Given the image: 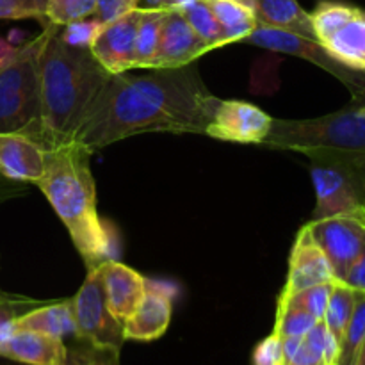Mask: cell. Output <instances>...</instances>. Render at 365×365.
<instances>
[{"mask_svg": "<svg viewBox=\"0 0 365 365\" xmlns=\"http://www.w3.org/2000/svg\"><path fill=\"white\" fill-rule=\"evenodd\" d=\"M220 102L191 64L146 75H110L73 143L95 153L145 132L205 134Z\"/></svg>", "mask_w": 365, "mask_h": 365, "instance_id": "6da1fadb", "label": "cell"}, {"mask_svg": "<svg viewBox=\"0 0 365 365\" xmlns=\"http://www.w3.org/2000/svg\"><path fill=\"white\" fill-rule=\"evenodd\" d=\"M48 36L39 53L43 145H71L110 73L91 50L66 45L59 25L46 24Z\"/></svg>", "mask_w": 365, "mask_h": 365, "instance_id": "7a4b0ae2", "label": "cell"}, {"mask_svg": "<svg viewBox=\"0 0 365 365\" xmlns=\"http://www.w3.org/2000/svg\"><path fill=\"white\" fill-rule=\"evenodd\" d=\"M89 155L77 143L46 150V170L36 185L70 232L88 269H93L110 259V239L96 212Z\"/></svg>", "mask_w": 365, "mask_h": 365, "instance_id": "3957f363", "label": "cell"}, {"mask_svg": "<svg viewBox=\"0 0 365 365\" xmlns=\"http://www.w3.org/2000/svg\"><path fill=\"white\" fill-rule=\"evenodd\" d=\"M267 148L305 153L309 159H365V93L341 110L310 120H273Z\"/></svg>", "mask_w": 365, "mask_h": 365, "instance_id": "277c9868", "label": "cell"}, {"mask_svg": "<svg viewBox=\"0 0 365 365\" xmlns=\"http://www.w3.org/2000/svg\"><path fill=\"white\" fill-rule=\"evenodd\" d=\"M48 27L0 61V134H21L43 145L39 53Z\"/></svg>", "mask_w": 365, "mask_h": 365, "instance_id": "5b68a950", "label": "cell"}, {"mask_svg": "<svg viewBox=\"0 0 365 365\" xmlns=\"http://www.w3.org/2000/svg\"><path fill=\"white\" fill-rule=\"evenodd\" d=\"M316 187L312 220L365 209V159H310Z\"/></svg>", "mask_w": 365, "mask_h": 365, "instance_id": "8992f818", "label": "cell"}, {"mask_svg": "<svg viewBox=\"0 0 365 365\" xmlns=\"http://www.w3.org/2000/svg\"><path fill=\"white\" fill-rule=\"evenodd\" d=\"M316 39L349 70L365 71V11L344 2L324 0L310 13Z\"/></svg>", "mask_w": 365, "mask_h": 365, "instance_id": "52a82bcc", "label": "cell"}, {"mask_svg": "<svg viewBox=\"0 0 365 365\" xmlns=\"http://www.w3.org/2000/svg\"><path fill=\"white\" fill-rule=\"evenodd\" d=\"M71 312L75 323L73 339L121 351L125 342L123 324L107 309L98 267L88 269L84 284L71 298Z\"/></svg>", "mask_w": 365, "mask_h": 365, "instance_id": "ba28073f", "label": "cell"}, {"mask_svg": "<svg viewBox=\"0 0 365 365\" xmlns=\"http://www.w3.org/2000/svg\"><path fill=\"white\" fill-rule=\"evenodd\" d=\"M241 43H248V45L262 46V48L273 50V52L287 53V56L299 57L309 63L316 64L321 70L328 71L334 75L335 78L342 82L346 88L349 89L351 96L362 95L365 93V71L349 70L348 66L339 63L337 59L330 56L323 46L314 39H307L303 36L294 34V32L282 31V29L266 27V25H259L242 39Z\"/></svg>", "mask_w": 365, "mask_h": 365, "instance_id": "9c48e42d", "label": "cell"}, {"mask_svg": "<svg viewBox=\"0 0 365 365\" xmlns=\"http://www.w3.org/2000/svg\"><path fill=\"white\" fill-rule=\"evenodd\" d=\"M305 228L327 255L337 282L365 250V209L310 220Z\"/></svg>", "mask_w": 365, "mask_h": 365, "instance_id": "30bf717a", "label": "cell"}, {"mask_svg": "<svg viewBox=\"0 0 365 365\" xmlns=\"http://www.w3.org/2000/svg\"><path fill=\"white\" fill-rule=\"evenodd\" d=\"M273 127V118L260 107L241 100H221L205 135L239 145H262Z\"/></svg>", "mask_w": 365, "mask_h": 365, "instance_id": "8fae6325", "label": "cell"}, {"mask_svg": "<svg viewBox=\"0 0 365 365\" xmlns=\"http://www.w3.org/2000/svg\"><path fill=\"white\" fill-rule=\"evenodd\" d=\"M141 7L102 25L96 38L93 39V57L109 71L110 75L125 73L135 68V32H138Z\"/></svg>", "mask_w": 365, "mask_h": 365, "instance_id": "7c38bea8", "label": "cell"}, {"mask_svg": "<svg viewBox=\"0 0 365 365\" xmlns=\"http://www.w3.org/2000/svg\"><path fill=\"white\" fill-rule=\"evenodd\" d=\"M207 52H210V46L192 31L178 7L164 11L159 50L152 70H173V68L187 66Z\"/></svg>", "mask_w": 365, "mask_h": 365, "instance_id": "4fadbf2b", "label": "cell"}, {"mask_svg": "<svg viewBox=\"0 0 365 365\" xmlns=\"http://www.w3.org/2000/svg\"><path fill=\"white\" fill-rule=\"evenodd\" d=\"M98 267L109 312L121 324L135 312L146 294V278L132 267L107 259Z\"/></svg>", "mask_w": 365, "mask_h": 365, "instance_id": "5bb4252c", "label": "cell"}, {"mask_svg": "<svg viewBox=\"0 0 365 365\" xmlns=\"http://www.w3.org/2000/svg\"><path fill=\"white\" fill-rule=\"evenodd\" d=\"M331 282H335V277L327 255L317 246L309 230L303 227L292 246L287 284L282 289L280 294L289 296L312 287V285L331 284Z\"/></svg>", "mask_w": 365, "mask_h": 365, "instance_id": "9a60e30c", "label": "cell"}, {"mask_svg": "<svg viewBox=\"0 0 365 365\" xmlns=\"http://www.w3.org/2000/svg\"><path fill=\"white\" fill-rule=\"evenodd\" d=\"M171 296L146 280V294L135 312L123 323L125 341L152 342L166 334L171 323Z\"/></svg>", "mask_w": 365, "mask_h": 365, "instance_id": "2e32d148", "label": "cell"}, {"mask_svg": "<svg viewBox=\"0 0 365 365\" xmlns=\"http://www.w3.org/2000/svg\"><path fill=\"white\" fill-rule=\"evenodd\" d=\"M46 170V148L21 134H0V175L36 184Z\"/></svg>", "mask_w": 365, "mask_h": 365, "instance_id": "e0dca14e", "label": "cell"}, {"mask_svg": "<svg viewBox=\"0 0 365 365\" xmlns=\"http://www.w3.org/2000/svg\"><path fill=\"white\" fill-rule=\"evenodd\" d=\"M0 356L25 365H61L66 356V342L39 331L11 328L0 341Z\"/></svg>", "mask_w": 365, "mask_h": 365, "instance_id": "ac0fdd59", "label": "cell"}, {"mask_svg": "<svg viewBox=\"0 0 365 365\" xmlns=\"http://www.w3.org/2000/svg\"><path fill=\"white\" fill-rule=\"evenodd\" d=\"M339 342L323 321L303 337L282 339V365H335Z\"/></svg>", "mask_w": 365, "mask_h": 365, "instance_id": "d6986e66", "label": "cell"}, {"mask_svg": "<svg viewBox=\"0 0 365 365\" xmlns=\"http://www.w3.org/2000/svg\"><path fill=\"white\" fill-rule=\"evenodd\" d=\"M14 330H32L39 334L52 335L57 339H66L75 335L73 312H71V299L48 302L45 305L32 309L11 323Z\"/></svg>", "mask_w": 365, "mask_h": 365, "instance_id": "ffe728a7", "label": "cell"}, {"mask_svg": "<svg viewBox=\"0 0 365 365\" xmlns=\"http://www.w3.org/2000/svg\"><path fill=\"white\" fill-rule=\"evenodd\" d=\"M255 16L259 25L294 32L317 41L310 13L299 6L298 0H255Z\"/></svg>", "mask_w": 365, "mask_h": 365, "instance_id": "44dd1931", "label": "cell"}, {"mask_svg": "<svg viewBox=\"0 0 365 365\" xmlns=\"http://www.w3.org/2000/svg\"><path fill=\"white\" fill-rule=\"evenodd\" d=\"M205 2L223 29L227 45L241 43L257 27L255 13L235 0H205Z\"/></svg>", "mask_w": 365, "mask_h": 365, "instance_id": "7402d4cb", "label": "cell"}, {"mask_svg": "<svg viewBox=\"0 0 365 365\" xmlns=\"http://www.w3.org/2000/svg\"><path fill=\"white\" fill-rule=\"evenodd\" d=\"M164 9H146L141 7L138 32H135V68H150L152 70L159 50L160 24H163Z\"/></svg>", "mask_w": 365, "mask_h": 365, "instance_id": "603a6c76", "label": "cell"}, {"mask_svg": "<svg viewBox=\"0 0 365 365\" xmlns=\"http://www.w3.org/2000/svg\"><path fill=\"white\" fill-rule=\"evenodd\" d=\"M180 13L191 25L192 31L203 39V43L210 46V50H216L220 46L227 45L225 41V34L221 25L217 24L216 16L207 6L205 0H185L182 6H178Z\"/></svg>", "mask_w": 365, "mask_h": 365, "instance_id": "cb8c5ba5", "label": "cell"}, {"mask_svg": "<svg viewBox=\"0 0 365 365\" xmlns=\"http://www.w3.org/2000/svg\"><path fill=\"white\" fill-rule=\"evenodd\" d=\"M355 299L356 291H353L351 287L344 285L342 282H334L323 323L327 324L328 331L334 335L337 342H341L342 334L348 327L349 317H351L353 309H355Z\"/></svg>", "mask_w": 365, "mask_h": 365, "instance_id": "d4e9b609", "label": "cell"}, {"mask_svg": "<svg viewBox=\"0 0 365 365\" xmlns=\"http://www.w3.org/2000/svg\"><path fill=\"white\" fill-rule=\"evenodd\" d=\"M365 341V292L356 291L355 309L339 342V355L335 365H356L360 349Z\"/></svg>", "mask_w": 365, "mask_h": 365, "instance_id": "484cf974", "label": "cell"}, {"mask_svg": "<svg viewBox=\"0 0 365 365\" xmlns=\"http://www.w3.org/2000/svg\"><path fill=\"white\" fill-rule=\"evenodd\" d=\"M317 323H319V319H316V317H314L312 314L307 312V310L294 305H289V303L278 302L277 321H274L273 334H277L280 339L303 337V335L309 334Z\"/></svg>", "mask_w": 365, "mask_h": 365, "instance_id": "4316f807", "label": "cell"}, {"mask_svg": "<svg viewBox=\"0 0 365 365\" xmlns=\"http://www.w3.org/2000/svg\"><path fill=\"white\" fill-rule=\"evenodd\" d=\"M120 353L118 349L73 339L71 344H66V356L61 365H121Z\"/></svg>", "mask_w": 365, "mask_h": 365, "instance_id": "83f0119b", "label": "cell"}, {"mask_svg": "<svg viewBox=\"0 0 365 365\" xmlns=\"http://www.w3.org/2000/svg\"><path fill=\"white\" fill-rule=\"evenodd\" d=\"M95 11L96 0H48L46 24L64 27L68 24L93 16Z\"/></svg>", "mask_w": 365, "mask_h": 365, "instance_id": "f1b7e54d", "label": "cell"}, {"mask_svg": "<svg viewBox=\"0 0 365 365\" xmlns=\"http://www.w3.org/2000/svg\"><path fill=\"white\" fill-rule=\"evenodd\" d=\"M331 285H334V282H331V284L312 285V287L303 289V291L294 292V294H289V296L280 294L278 302L299 307V309L312 314L316 319L323 321L324 312H327V307H328V299H330Z\"/></svg>", "mask_w": 365, "mask_h": 365, "instance_id": "f546056e", "label": "cell"}, {"mask_svg": "<svg viewBox=\"0 0 365 365\" xmlns=\"http://www.w3.org/2000/svg\"><path fill=\"white\" fill-rule=\"evenodd\" d=\"M48 302H41V299L29 298L24 294H11L0 289V341L6 337L7 331L11 330V323L18 319L24 314L31 312L32 309L45 305Z\"/></svg>", "mask_w": 365, "mask_h": 365, "instance_id": "4dcf8cb0", "label": "cell"}, {"mask_svg": "<svg viewBox=\"0 0 365 365\" xmlns=\"http://www.w3.org/2000/svg\"><path fill=\"white\" fill-rule=\"evenodd\" d=\"M48 0H0V20L34 18L46 24Z\"/></svg>", "mask_w": 365, "mask_h": 365, "instance_id": "1f68e13d", "label": "cell"}, {"mask_svg": "<svg viewBox=\"0 0 365 365\" xmlns=\"http://www.w3.org/2000/svg\"><path fill=\"white\" fill-rule=\"evenodd\" d=\"M102 29L96 18L93 20H78L73 24H68L59 29V38L63 39L66 45L71 46H81V48H89L93 39L96 38L98 31Z\"/></svg>", "mask_w": 365, "mask_h": 365, "instance_id": "d6a6232c", "label": "cell"}, {"mask_svg": "<svg viewBox=\"0 0 365 365\" xmlns=\"http://www.w3.org/2000/svg\"><path fill=\"white\" fill-rule=\"evenodd\" d=\"M139 7V0H96L95 18L102 25L130 13L132 9Z\"/></svg>", "mask_w": 365, "mask_h": 365, "instance_id": "836d02e7", "label": "cell"}, {"mask_svg": "<svg viewBox=\"0 0 365 365\" xmlns=\"http://www.w3.org/2000/svg\"><path fill=\"white\" fill-rule=\"evenodd\" d=\"M253 365H282V339L277 334L267 335L257 344Z\"/></svg>", "mask_w": 365, "mask_h": 365, "instance_id": "e575fe53", "label": "cell"}, {"mask_svg": "<svg viewBox=\"0 0 365 365\" xmlns=\"http://www.w3.org/2000/svg\"><path fill=\"white\" fill-rule=\"evenodd\" d=\"M339 282H342L344 285L351 287L353 291L365 292V250L360 253L359 259L348 267L344 277H342Z\"/></svg>", "mask_w": 365, "mask_h": 365, "instance_id": "d590c367", "label": "cell"}, {"mask_svg": "<svg viewBox=\"0 0 365 365\" xmlns=\"http://www.w3.org/2000/svg\"><path fill=\"white\" fill-rule=\"evenodd\" d=\"M139 2H143L145 6L141 7H146V9H173V7H178L182 6V4L185 2V0H139Z\"/></svg>", "mask_w": 365, "mask_h": 365, "instance_id": "8d00e7d4", "label": "cell"}, {"mask_svg": "<svg viewBox=\"0 0 365 365\" xmlns=\"http://www.w3.org/2000/svg\"><path fill=\"white\" fill-rule=\"evenodd\" d=\"M13 48H14V46H11L9 43H7V41H4V39L0 38V61H4V59H6V57L9 56L11 52H13Z\"/></svg>", "mask_w": 365, "mask_h": 365, "instance_id": "74e56055", "label": "cell"}, {"mask_svg": "<svg viewBox=\"0 0 365 365\" xmlns=\"http://www.w3.org/2000/svg\"><path fill=\"white\" fill-rule=\"evenodd\" d=\"M235 2L242 4V6L248 7L250 11H253V13H255V0H235Z\"/></svg>", "mask_w": 365, "mask_h": 365, "instance_id": "f35d334b", "label": "cell"}]
</instances>
